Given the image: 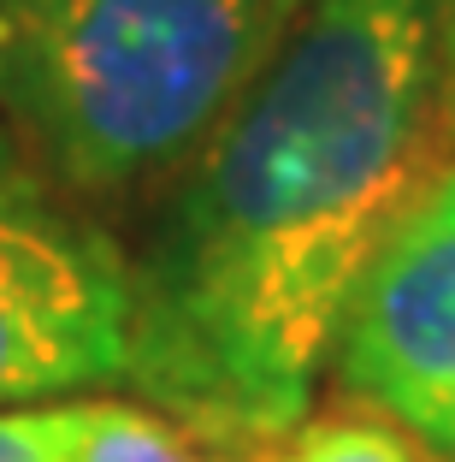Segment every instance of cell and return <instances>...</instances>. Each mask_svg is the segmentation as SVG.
<instances>
[{
	"mask_svg": "<svg viewBox=\"0 0 455 462\" xmlns=\"http://www.w3.org/2000/svg\"><path fill=\"white\" fill-rule=\"evenodd\" d=\"M443 161L438 0H314L124 244V397L207 457L314 415L367 261Z\"/></svg>",
	"mask_w": 455,
	"mask_h": 462,
	"instance_id": "obj_1",
	"label": "cell"
},
{
	"mask_svg": "<svg viewBox=\"0 0 455 462\" xmlns=\"http://www.w3.org/2000/svg\"><path fill=\"white\" fill-rule=\"evenodd\" d=\"M314 0H0V125L89 214L148 208Z\"/></svg>",
	"mask_w": 455,
	"mask_h": 462,
	"instance_id": "obj_2",
	"label": "cell"
},
{
	"mask_svg": "<svg viewBox=\"0 0 455 462\" xmlns=\"http://www.w3.org/2000/svg\"><path fill=\"white\" fill-rule=\"evenodd\" d=\"M124 237L0 125V409L124 392Z\"/></svg>",
	"mask_w": 455,
	"mask_h": 462,
	"instance_id": "obj_3",
	"label": "cell"
},
{
	"mask_svg": "<svg viewBox=\"0 0 455 462\" xmlns=\"http://www.w3.org/2000/svg\"><path fill=\"white\" fill-rule=\"evenodd\" d=\"M325 380L426 457L455 462V154L367 261Z\"/></svg>",
	"mask_w": 455,
	"mask_h": 462,
	"instance_id": "obj_4",
	"label": "cell"
},
{
	"mask_svg": "<svg viewBox=\"0 0 455 462\" xmlns=\"http://www.w3.org/2000/svg\"><path fill=\"white\" fill-rule=\"evenodd\" d=\"M214 462H426V450L396 421L337 397V403L302 415L284 433L260 439V445H242V450H225Z\"/></svg>",
	"mask_w": 455,
	"mask_h": 462,
	"instance_id": "obj_5",
	"label": "cell"
},
{
	"mask_svg": "<svg viewBox=\"0 0 455 462\" xmlns=\"http://www.w3.org/2000/svg\"><path fill=\"white\" fill-rule=\"evenodd\" d=\"M71 462H214L189 433H177L166 415L142 409L124 392H101L89 403V427Z\"/></svg>",
	"mask_w": 455,
	"mask_h": 462,
	"instance_id": "obj_6",
	"label": "cell"
},
{
	"mask_svg": "<svg viewBox=\"0 0 455 462\" xmlns=\"http://www.w3.org/2000/svg\"><path fill=\"white\" fill-rule=\"evenodd\" d=\"M95 397H66V403L36 409H0V462H71L89 427Z\"/></svg>",
	"mask_w": 455,
	"mask_h": 462,
	"instance_id": "obj_7",
	"label": "cell"
},
{
	"mask_svg": "<svg viewBox=\"0 0 455 462\" xmlns=\"http://www.w3.org/2000/svg\"><path fill=\"white\" fill-rule=\"evenodd\" d=\"M438 101H443V143L455 154V0H438Z\"/></svg>",
	"mask_w": 455,
	"mask_h": 462,
	"instance_id": "obj_8",
	"label": "cell"
}]
</instances>
